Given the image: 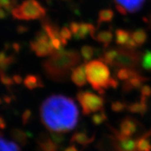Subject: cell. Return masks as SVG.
I'll return each instance as SVG.
<instances>
[{
    "label": "cell",
    "mask_w": 151,
    "mask_h": 151,
    "mask_svg": "<svg viewBox=\"0 0 151 151\" xmlns=\"http://www.w3.org/2000/svg\"><path fill=\"white\" fill-rule=\"evenodd\" d=\"M40 117L49 131L69 133L77 125L79 109L70 97L52 95L41 104Z\"/></svg>",
    "instance_id": "cell-1"
},
{
    "label": "cell",
    "mask_w": 151,
    "mask_h": 151,
    "mask_svg": "<svg viewBox=\"0 0 151 151\" xmlns=\"http://www.w3.org/2000/svg\"><path fill=\"white\" fill-rule=\"evenodd\" d=\"M81 56L76 50H66L63 48L56 50L42 66L47 78L56 83L66 82L71 76L72 70L81 61Z\"/></svg>",
    "instance_id": "cell-2"
},
{
    "label": "cell",
    "mask_w": 151,
    "mask_h": 151,
    "mask_svg": "<svg viewBox=\"0 0 151 151\" xmlns=\"http://www.w3.org/2000/svg\"><path fill=\"white\" fill-rule=\"evenodd\" d=\"M86 80L92 87L100 95L105 93L109 88L116 89L119 82L110 76V72L106 64L99 60H94L86 63Z\"/></svg>",
    "instance_id": "cell-3"
},
{
    "label": "cell",
    "mask_w": 151,
    "mask_h": 151,
    "mask_svg": "<svg viewBox=\"0 0 151 151\" xmlns=\"http://www.w3.org/2000/svg\"><path fill=\"white\" fill-rule=\"evenodd\" d=\"M12 16L19 20L42 19L46 17V10L37 0H25L11 11Z\"/></svg>",
    "instance_id": "cell-4"
},
{
    "label": "cell",
    "mask_w": 151,
    "mask_h": 151,
    "mask_svg": "<svg viewBox=\"0 0 151 151\" xmlns=\"http://www.w3.org/2000/svg\"><path fill=\"white\" fill-rule=\"evenodd\" d=\"M76 99L81 105L84 115H90V113L104 109V98L90 91H79L76 94Z\"/></svg>",
    "instance_id": "cell-5"
},
{
    "label": "cell",
    "mask_w": 151,
    "mask_h": 151,
    "mask_svg": "<svg viewBox=\"0 0 151 151\" xmlns=\"http://www.w3.org/2000/svg\"><path fill=\"white\" fill-rule=\"evenodd\" d=\"M118 55L111 66L116 68H129L137 70L141 63V53L135 50L124 46L117 48Z\"/></svg>",
    "instance_id": "cell-6"
},
{
    "label": "cell",
    "mask_w": 151,
    "mask_h": 151,
    "mask_svg": "<svg viewBox=\"0 0 151 151\" xmlns=\"http://www.w3.org/2000/svg\"><path fill=\"white\" fill-rule=\"evenodd\" d=\"M116 8L122 15L134 13L141 9L146 0H114Z\"/></svg>",
    "instance_id": "cell-7"
},
{
    "label": "cell",
    "mask_w": 151,
    "mask_h": 151,
    "mask_svg": "<svg viewBox=\"0 0 151 151\" xmlns=\"http://www.w3.org/2000/svg\"><path fill=\"white\" fill-rule=\"evenodd\" d=\"M30 49L39 57L50 56L56 51L54 50L53 46H52L50 40L49 41L32 40L30 42Z\"/></svg>",
    "instance_id": "cell-8"
},
{
    "label": "cell",
    "mask_w": 151,
    "mask_h": 151,
    "mask_svg": "<svg viewBox=\"0 0 151 151\" xmlns=\"http://www.w3.org/2000/svg\"><path fill=\"white\" fill-rule=\"evenodd\" d=\"M139 123L131 116H126L119 124V132L127 137H133L137 130Z\"/></svg>",
    "instance_id": "cell-9"
},
{
    "label": "cell",
    "mask_w": 151,
    "mask_h": 151,
    "mask_svg": "<svg viewBox=\"0 0 151 151\" xmlns=\"http://www.w3.org/2000/svg\"><path fill=\"white\" fill-rule=\"evenodd\" d=\"M71 80L79 87H83L86 84V63L78 65L72 70Z\"/></svg>",
    "instance_id": "cell-10"
},
{
    "label": "cell",
    "mask_w": 151,
    "mask_h": 151,
    "mask_svg": "<svg viewBox=\"0 0 151 151\" xmlns=\"http://www.w3.org/2000/svg\"><path fill=\"white\" fill-rule=\"evenodd\" d=\"M147 80H148V79L143 77L142 76L125 80V81H123V84H122V91L124 93H129L133 90H139V89L140 90L143 86V83Z\"/></svg>",
    "instance_id": "cell-11"
},
{
    "label": "cell",
    "mask_w": 151,
    "mask_h": 151,
    "mask_svg": "<svg viewBox=\"0 0 151 151\" xmlns=\"http://www.w3.org/2000/svg\"><path fill=\"white\" fill-rule=\"evenodd\" d=\"M95 34L96 28L93 24L88 22H80L77 32L74 34L73 36L76 40H85L89 35L93 37Z\"/></svg>",
    "instance_id": "cell-12"
},
{
    "label": "cell",
    "mask_w": 151,
    "mask_h": 151,
    "mask_svg": "<svg viewBox=\"0 0 151 151\" xmlns=\"http://www.w3.org/2000/svg\"><path fill=\"white\" fill-rule=\"evenodd\" d=\"M95 139V134L89 137L87 133L85 132L76 131L73 133V135L72 136L70 139V143H77L83 147H86L89 144L94 141Z\"/></svg>",
    "instance_id": "cell-13"
},
{
    "label": "cell",
    "mask_w": 151,
    "mask_h": 151,
    "mask_svg": "<svg viewBox=\"0 0 151 151\" xmlns=\"http://www.w3.org/2000/svg\"><path fill=\"white\" fill-rule=\"evenodd\" d=\"M37 142L42 151H59V147L46 133H41Z\"/></svg>",
    "instance_id": "cell-14"
},
{
    "label": "cell",
    "mask_w": 151,
    "mask_h": 151,
    "mask_svg": "<svg viewBox=\"0 0 151 151\" xmlns=\"http://www.w3.org/2000/svg\"><path fill=\"white\" fill-rule=\"evenodd\" d=\"M147 97L141 96L140 101L134 102L127 105V109L129 113H139V115L143 116L147 111Z\"/></svg>",
    "instance_id": "cell-15"
},
{
    "label": "cell",
    "mask_w": 151,
    "mask_h": 151,
    "mask_svg": "<svg viewBox=\"0 0 151 151\" xmlns=\"http://www.w3.org/2000/svg\"><path fill=\"white\" fill-rule=\"evenodd\" d=\"M24 86L29 90H34L36 88L44 87L42 80L39 75L29 74L23 80Z\"/></svg>",
    "instance_id": "cell-16"
},
{
    "label": "cell",
    "mask_w": 151,
    "mask_h": 151,
    "mask_svg": "<svg viewBox=\"0 0 151 151\" xmlns=\"http://www.w3.org/2000/svg\"><path fill=\"white\" fill-rule=\"evenodd\" d=\"M93 38L95 40H96L97 42L103 44L104 48L106 49V48H108V46L110 45L112 41H113V35L111 29L103 30V31H99V32L96 33L95 35L93 36Z\"/></svg>",
    "instance_id": "cell-17"
},
{
    "label": "cell",
    "mask_w": 151,
    "mask_h": 151,
    "mask_svg": "<svg viewBox=\"0 0 151 151\" xmlns=\"http://www.w3.org/2000/svg\"><path fill=\"white\" fill-rule=\"evenodd\" d=\"M139 76L140 74L137 70L129 69V68H118L116 73V77L117 78L118 80H123V81L133 77Z\"/></svg>",
    "instance_id": "cell-18"
},
{
    "label": "cell",
    "mask_w": 151,
    "mask_h": 151,
    "mask_svg": "<svg viewBox=\"0 0 151 151\" xmlns=\"http://www.w3.org/2000/svg\"><path fill=\"white\" fill-rule=\"evenodd\" d=\"M10 135L14 141L19 143L21 146H26L28 143V138L29 137V134L26 133L22 129L19 128H14L10 132Z\"/></svg>",
    "instance_id": "cell-19"
},
{
    "label": "cell",
    "mask_w": 151,
    "mask_h": 151,
    "mask_svg": "<svg viewBox=\"0 0 151 151\" xmlns=\"http://www.w3.org/2000/svg\"><path fill=\"white\" fill-rule=\"evenodd\" d=\"M16 62V58L13 56H7L5 51H0V73H6L12 63Z\"/></svg>",
    "instance_id": "cell-20"
},
{
    "label": "cell",
    "mask_w": 151,
    "mask_h": 151,
    "mask_svg": "<svg viewBox=\"0 0 151 151\" xmlns=\"http://www.w3.org/2000/svg\"><path fill=\"white\" fill-rule=\"evenodd\" d=\"M0 151H21L19 146L15 142L8 141L0 133Z\"/></svg>",
    "instance_id": "cell-21"
},
{
    "label": "cell",
    "mask_w": 151,
    "mask_h": 151,
    "mask_svg": "<svg viewBox=\"0 0 151 151\" xmlns=\"http://www.w3.org/2000/svg\"><path fill=\"white\" fill-rule=\"evenodd\" d=\"M116 35V43L119 45V46H124L126 43L127 42L129 38L131 36V33L126 29H118L116 30L115 32Z\"/></svg>",
    "instance_id": "cell-22"
},
{
    "label": "cell",
    "mask_w": 151,
    "mask_h": 151,
    "mask_svg": "<svg viewBox=\"0 0 151 151\" xmlns=\"http://www.w3.org/2000/svg\"><path fill=\"white\" fill-rule=\"evenodd\" d=\"M114 17V12L111 9H101L98 14V25L100 26L104 22H110Z\"/></svg>",
    "instance_id": "cell-23"
},
{
    "label": "cell",
    "mask_w": 151,
    "mask_h": 151,
    "mask_svg": "<svg viewBox=\"0 0 151 151\" xmlns=\"http://www.w3.org/2000/svg\"><path fill=\"white\" fill-rule=\"evenodd\" d=\"M118 55V50L117 49H112V50H109L107 51H104L100 57H99V60H101L102 62H104V63L108 64L109 66H112L113 61L115 60Z\"/></svg>",
    "instance_id": "cell-24"
},
{
    "label": "cell",
    "mask_w": 151,
    "mask_h": 151,
    "mask_svg": "<svg viewBox=\"0 0 151 151\" xmlns=\"http://www.w3.org/2000/svg\"><path fill=\"white\" fill-rule=\"evenodd\" d=\"M131 36L138 46H142L147 41V32L143 29H136L135 31H133L132 32Z\"/></svg>",
    "instance_id": "cell-25"
},
{
    "label": "cell",
    "mask_w": 151,
    "mask_h": 151,
    "mask_svg": "<svg viewBox=\"0 0 151 151\" xmlns=\"http://www.w3.org/2000/svg\"><path fill=\"white\" fill-rule=\"evenodd\" d=\"M94 53H95V48L92 47L91 46H89V45H85L80 50L81 56L83 57L86 63L90 62V60L94 56Z\"/></svg>",
    "instance_id": "cell-26"
},
{
    "label": "cell",
    "mask_w": 151,
    "mask_h": 151,
    "mask_svg": "<svg viewBox=\"0 0 151 151\" xmlns=\"http://www.w3.org/2000/svg\"><path fill=\"white\" fill-rule=\"evenodd\" d=\"M137 151H151V143L147 137L143 136L137 139Z\"/></svg>",
    "instance_id": "cell-27"
},
{
    "label": "cell",
    "mask_w": 151,
    "mask_h": 151,
    "mask_svg": "<svg viewBox=\"0 0 151 151\" xmlns=\"http://www.w3.org/2000/svg\"><path fill=\"white\" fill-rule=\"evenodd\" d=\"M106 119H107V116L106 114L104 109H103L101 111H99V113L97 112L96 113H94L93 115L92 116L91 118L92 123L96 126L100 125L103 123H104Z\"/></svg>",
    "instance_id": "cell-28"
},
{
    "label": "cell",
    "mask_w": 151,
    "mask_h": 151,
    "mask_svg": "<svg viewBox=\"0 0 151 151\" xmlns=\"http://www.w3.org/2000/svg\"><path fill=\"white\" fill-rule=\"evenodd\" d=\"M72 32L70 28H68L67 26H63V28L60 29V36L62 39V42L65 46L67 45V42L69 40L72 39Z\"/></svg>",
    "instance_id": "cell-29"
},
{
    "label": "cell",
    "mask_w": 151,
    "mask_h": 151,
    "mask_svg": "<svg viewBox=\"0 0 151 151\" xmlns=\"http://www.w3.org/2000/svg\"><path fill=\"white\" fill-rule=\"evenodd\" d=\"M50 132V138L52 139V141L56 143L58 147H60L61 144L65 142V137L63 136V134L61 133H59V132H55V131H49Z\"/></svg>",
    "instance_id": "cell-30"
},
{
    "label": "cell",
    "mask_w": 151,
    "mask_h": 151,
    "mask_svg": "<svg viewBox=\"0 0 151 151\" xmlns=\"http://www.w3.org/2000/svg\"><path fill=\"white\" fill-rule=\"evenodd\" d=\"M127 103L124 101H120V100H116L112 103L111 104V109L115 113H121L124 111L127 108Z\"/></svg>",
    "instance_id": "cell-31"
},
{
    "label": "cell",
    "mask_w": 151,
    "mask_h": 151,
    "mask_svg": "<svg viewBox=\"0 0 151 151\" xmlns=\"http://www.w3.org/2000/svg\"><path fill=\"white\" fill-rule=\"evenodd\" d=\"M142 67L146 70H151V52L146 51L141 60Z\"/></svg>",
    "instance_id": "cell-32"
},
{
    "label": "cell",
    "mask_w": 151,
    "mask_h": 151,
    "mask_svg": "<svg viewBox=\"0 0 151 151\" xmlns=\"http://www.w3.org/2000/svg\"><path fill=\"white\" fill-rule=\"evenodd\" d=\"M0 82L3 85H5L6 86H8V87L12 86L15 83L13 78H12L9 76L6 75V73H0Z\"/></svg>",
    "instance_id": "cell-33"
},
{
    "label": "cell",
    "mask_w": 151,
    "mask_h": 151,
    "mask_svg": "<svg viewBox=\"0 0 151 151\" xmlns=\"http://www.w3.org/2000/svg\"><path fill=\"white\" fill-rule=\"evenodd\" d=\"M32 116V111L30 109H27L22 113V123L23 125H26L29 122Z\"/></svg>",
    "instance_id": "cell-34"
},
{
    "label": "cell",
    "mask_w": 151,
    "mask_h": 151,
    "mask_svg": "<svg viewBox=\"0 0 151 151\" xmlns=\"http://www.w3.org/2000/svg\"><path fill=\"white\" fill-rule=\"evenodd\" d=\"M140 92H141V96L145 97H148L151 95V89L149 86H143L140 89Z\"/></svg>",
    "instance_id": "cell-35"
},
{
    "label": "cell",
    "mask_w": 151,
    "mask_h": 151,
    "mask_svg": "<svg viewBox=\"0 0 151 151\" xmlns=\"http://www.w3.org/2000/svg\"><path fill=\"white\" fill-rule=\"evenodd\" d=\"M79 24H80V22H70V30H71L72 33L73 34V35L76 33V32H77L78 28H79Z\"/></svg>",
    "instance_id": "cell-36"
},
{
    "label": "cell",
    "mask_w": 151,
    "mask_h": 151,
    "mask_svg": "<svg viewBox=\"0 0 151 151\" xmlns=\"http://www.w3.org/2000/svg\"><path fill=\"white\" fill-rule=\"evenodd\" d=\"M8 16V11L3 8H0V19H5Z\"/></svg>",
    "instance_id": "cell-37"
},
{
    "label": "cell",
    "mask_w": 151,
    "mask_h": 151,
    "mask_svg": "<svg viewBox=\"0 0 151 151\" xmlns=\"http://www.w3.org/2000/svg\"><path fill=\"white\" fill-rule=\"evenodd\" d=\"M28 30V27L25 26H19L18 28H17V32H18V33H25Z\"/></svg>",
    "instance_id": "cell-38"
},
{
    "label": "cell",
    "mask_w": 151,
    "mask_h": 151,
    "mask_svg": "<svg viewBox=\"0 0 151 151\" xmlns=\"http://www.w3.org/2000/svg\"><path fill=\"white\" fill-rule=\"evenodd\" d=\"M13 80H14V83L16 84H20L22 83V82H23L22 80V76L20 75H15L13 76Z\"/></svg>",
    "instance_id": "cell-39"
},
{
    "label": "cell",
    "mask_w": 151,
    "mask_h": 151,
    "mask_svg": "<svg viewBox=\"0 0 151 151\" xmlns=\"http://www.w3.org/2000/svg\"><path fill=\"white\" fill-rule=\"evenodd\" d=\"M64 151H80V150H78L77 147H76L74 144H72V145L69 146L67 148H66V149L64 150Z\"/></svg>",
    "instance_id": "cell-40"
},
{
    "label": "cell",
    "mask_w": 151,
    "mask_h": 151,
    "mask_svg": "<svg viewBox=\"0 0 151 151\" xmlns=\"http://www.w3.org/2000/svg\"><path fill=\"white\" fill-rule=\"evenodd\" d=\"M6 127V123L5 121V119L0 116V129H4Z\"/></svg>",
    "instance_id": "cell-41"
},
{
    "label": "cell",
    "mask_w": 151,
    "mask_h": 151,
    "mask_svg": "<svg viewBox=\"0 0 151 151\" xmlns=\"http://www.w3.org/2000/svg\"><path fill=\"white\" fill-rule=\"evenodd\" d=\"M12 49L16 51V52H19V45L18 43H13L12 44Z\"/></svg>",
    "instance_id": "cell-42"
},
{
    "label": "cell",
    "mask_w": 151,
    "mask_h": 151,
    "mask_svg": "<svg viewBox=\"0 0 151 151\" xmlns=\"http://www.w3.org/2000/svg\"><path fill=\"white\" fill-rule=\"evenodd\" d=\"M150 26L151 27V16H150Z\"/></svg>",
    "instance_id": "cell-43"
},
{
    "label": "cell",
    "mask_w": 151,
    "mask_h": 151,
    "mask_svg": "<svg viewBox=\"0 0 151 151\" xmlns=\"http://www.w3.org/2000/svg\"><path fill=\"white\" fill-rule=\"evenodd\" d=\"M46 1H47V2H49V1H51V0H46Z\"/></svg>",
    "instance_id": "cell-44"
}]
</instances>
